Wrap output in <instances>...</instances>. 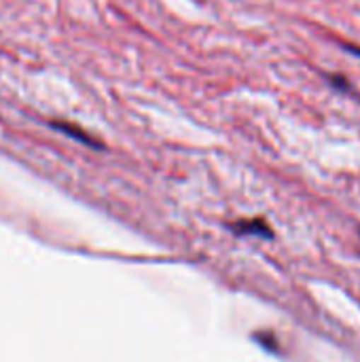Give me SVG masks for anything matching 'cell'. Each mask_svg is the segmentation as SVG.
<instances>
[{"label":"cell","instance_id":"cell-1","mask_svg":"<svg viewBox=\"0 0 360 362\" xmlns=\"http://www.w3.org/2000/svg\"><path fill=\"white\" fill-rule=\"evenodd\" d=\"M329 81H331V83H335V87H337V89L348 91V81H346V78H342V76H329Z\"/></svg>","mask_w":360,"mask_h":362},{"label":"cell","instance_id":"cell-2","mask_svg":"<svg viewBox=\"0 0 360 362\" xmlns=\"http://www.w3.org/2000/svg\"><path fill=\"white\" fill-rule=\"evenodd\" d=\"M350 53H354V55H360V47H352V45H344Z\"/></svg>","mask_w":360,"mask_h":362}]
</instances>
